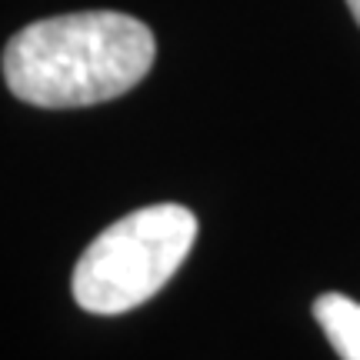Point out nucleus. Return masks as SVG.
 Returning a JSON list of instances; mask_svg holds the SVG:
<instances>
[{"label": "nucleus", "mask_w": 360, "mask_h": 360, "mask_svg": "<svg viewBox=\"0 0 360 360\" xmlns=\"http://www.w3.org/2000/svg\"><path fill=\"white\" fill-rule=\"evenodd\" d=\"M157 57L150 27L117 11L44 17L4 47V84L17 101L70 110L94 107L141 84Z\"/></svg>", "instance_id": "obj_1"}, {"label": "nucleus", "mask_w": 360, "mask_h": 360, "mask_svg": "<svg viewBox=\"0 0 360 360\" xmlns=\"http://www.w3.org/2000/svg\"><path fill=\"white\" fill-rule=\"evenodd\" d=\"M197 240L184 204H150L110 224L80 254L70 290L87 314L114 317L147 304L180 270Z\"/></svg>", "instance_id": "obj_2"}, {"label": "nucleus", "mask_w": 360, "mask_h": 360, "mask_svg": "<svg viewBox=\"0 0 360 360\" xmlns=\"http://www.w3.org/2000/svg\"><path fill=\"white\" fill-rule=\"evenodd\" d=\"M314 321L340 360H360V304L347 294H321L314 300Z\"/></svg>", "instance_id": "obj_3"}, {"label": "nucleus", "mask_w": 360, "mask_h": 360, "mask_svg": "<svg viewBox=\"0 0 360 360\" xmlns=\"http://www.w3.org/2000/svg\"><path fill=\"white\" fill-rule=\"evenodd\" d=\"M347 7H350V13H354V20H357V27H360V0H347Z\"/></svg>", "instance_id": "obj_4"}]
</instances>
